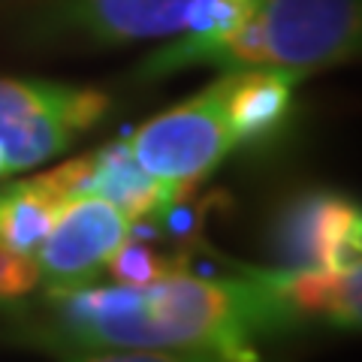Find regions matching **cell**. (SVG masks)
Here are the masks:
<instances>
[{"instance_id": "1", "label": "cell", "mask_w": 362, "mask_h": 362, "mask_svg": "<svg viewBox=\"0 0 362 362\" xmlns=\"http://www.w3.org/2000/svg\"><path fill=\"white\" fill-rule=\"evenodd\" d=\"M42 338L64 354L106 347L199 350L223 362H259L257 341L293 323L263 269L206 278L175 269L148 287L85 284L49 293Z\"/></svg>"}, {"instance_id": "2", "label": "cell", "mask_w": 362, "mask_h": 362, "mask_svg": "<svg viewBox=\"0 0 362 362\" xmlns=\"http://www.w3.org/2000/svg\"><path fill=\"white\" fill-rule=\"evenodd\" d=\"M359 0H259L257 13L230 40L197 52L187 66L221 70H314L347 64L359 52Z\"/></svg>"}, {"instance_id": "3", "label": "cell", "mask_w": 362, "mask_h": 362, "mask_svg": "<svg viewBox=\"0 0 362 362\" xmlns=\"http://www.w3.org/2000/svg\"><path fill=\"white\" fill-rule=\"evenodd\" d=\"M109 97L40 78H0V181L64 154L106 115Z\"/></svg>"}, {"instance_id": "4", "label": "cell", "mask_w": 362, "mask_h": 362, "mask_svg": "<svg viewBox=\"0 0 362 362\" xmlns=\"http://www.w3.org/2000/svg\"><path fill=\"white\" fill-rule=\"evenodd\" d=\"M130 151L145 173L185 199L235 151V139L223 115L221 82L214 78L185 103L145 121L130 139Z\"/></svg>"}, {"instance_id": "5", "label": "cell", "mask_w": 362, "mask_h": 362, "mask_svg": "<svg viewBox=\"0 0 362 362\" xmlns=\"http://www.w3.org/2000/svg\"><path fill=\"white\" fill-rule=\"evenodd\" d=\"M130 226L133 221L127 214L103 197L82 194L66 199L40 251L33 254L40 281L49 284V293L97 284L109 257L130 239Z\"/></svg>"}, {"instance_id": "6", "label": "cell", "mask_w": 362, "mask_h": 362, "mask_svg": "<svg viewBox=\"0 0 362 362\" xmlns=\"http://www.w3.org/2000/svg\"><path fill=\"white\" fill-rule=\"evenodd\" d=\"M281 269L350 272L362 266V211L347 197L311 190L281 209L272 230Z\"/></svg>"}, {"instance_id": "7", "label": "cell", "mask_w": 362, "mask_h": 362, "mask_svg": "<svg viewBox=\"0 0 362 362\" xmlns=\"http://www.w3.org/2000/svg\"><path fill=\"white\" fill-rule=\"evenodd\" d=\"M187 4L190 0H49L40 30L100 45L178 37Z\"/></svg>"}, {"instance_id": "8", "label": "cell", "mask_w": 362, "mask_h": 362, "mask_svg": "<svg viewBox=\"0 0 362 362\" xmlns=\"http://www.w3.org/2000/svg\"><path fill=\"white\" fill-rule=\"evenodd\" d=\"M88 173L90 154L64 160L49 173L0 185V245L18 254H37L61 206L85 194Z\"/></svg>"}, {"instance_id": "9", "label": "cell", "mask_w": 362, "mask_h": 362, "mask_svg": "<svg viewBox=\"0 0 362 362\" xmlns=\"http://www.w3.org/2000/svg\"><path fill=\"white\" fill-rule=\"evenodd\" d=\"M296 73L287 70H226L221 82L223 115L239 145H254L275 136L293 109V90L299 85Z\"/></svg>"}, {"instance_id": "10", "label": "cell", "mask_w": 362, "mask_h": 362, "mask_svg": "<svg viewBox=\"0 0 362 362\" xmlns=\"http://www.w3.org/2000/svg\"><path fill=\"white\" fill-rule=\"evenodd\" d=\"M85 194L103 197L115 209H121L127 218L145 221L157 218L169 206L181 202L166 185L151 178L145 169L136 163L127 139L103 145L100 151L90 154V173H88V187Z\"/></svg>"}, {"instance_id": "11", "label": "cell", "mask_w": 362, "mask_h": 362, "mask_svg": "<svg viewBox=\"0 0 362 362\" xmlns=\"http://www.w3.org/2000/svg\"><path fill=\"white\" fill-rule=\"evenodd\" d=\"M175 269H178V263L163 259L160 254H154L148 245H139L130 239L124 242L106 263V272L112 275V281L121 287H148L154 281L173 275Z\"/></svg>"}, {"instance_id": "12", "label": "cell", "mask_w": 362, "mask_h": 362, "mask_svg": "<svg viewBox=\"0 0 362 362\" xmlns=\"http://www.w3.org/2000/svg\"><path fill=\"white\" fill-rule=\"evenodd\" d=\"M37 287H40L37 257L18 254L13 247L0 245V305L25 299Z\"/></svg>"}, {"instance_id": "13", "label": "cell", "mask_w": 362, "mask_h": 362, "mask_svg": "<svg viewBox=\"0 0 362 362\" xmlns=\"http://www.w3.org/2000/svg\"><path fill=\"white\" fill-rule=\"evenodd\" d=\"M70 362H223L199 350H160V347H106L73 354Z\"/></svg>"}]
</instances>
